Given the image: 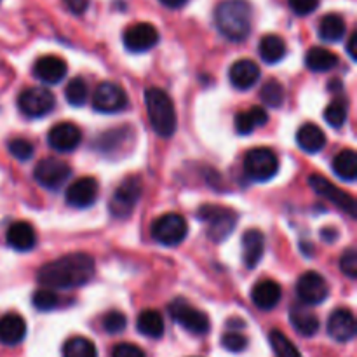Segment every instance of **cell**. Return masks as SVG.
Segmentation results:
<instances>
[{"label": "cell", "mask_w": 357, "mask_h": 357, "mask_svg": "<svg viewBox=\"0 0 357 357\" xmlns=\"http://www.w3.org/2000/svg\"><path fill=\"white\" fill-rule=\"evenodd\" d=\"M94 260L86 253H72L47 261L37 272V281L47 289H72L87 284L94 275Z\"/></svg>", "instance_id": "6da1fadb"}, {"label": "cell", "mask_w": 357, "mask_h": 357, "mask_svg": "<svg viewBox=\"0 0 357 357\" xmlns=\"http://www.w3.org/2000/svg\"><path fill=\"white\" fill-rule=\"evenodd\" d=\"M215 24L230 42H243L253 26V9L246 0H222L215 9Z\"/></svg>", "instance_id": "7a4b0ae2"}, {"label": "cell", "mask_w": 357, "mask_h": 357, "mask_svg": "<svg viewBox=\"0 0 357 357\" xmlns=\"http://www.w3.org/2000/svg\"><path fill=\"white\" fill-rule=\"evenodd\" d=\"M145 108L150 119L152 129L160 138H171L176 132L178 119L173 100L166 91L159 87H150L145 91Z\"/></svg>", "instance_id": "3957f363"}, {"label": "cell", "mask_w": 357, "mask_h": 357, "mask_svg": "<svg viewBox=\"0 0 357 357\" xmlns=\"http://www.w3.org/2000/svg\"><path fill=\"white\" fill-rule=\"evenodd\" d=\"M197 218L206 223V234L213 243H222L236 229V213L229 208L215 204H204L199 208Z\"/></svg>", "instance_id": "277c9868"}, {"label": "cell", "mask_w": 357, "mask_h": 357, "mask_svg": "<svg viewBox=\"0 0 357 357\" xmlns=\"http://www.w3.org/2000/svg\"><path fill=\"white\" fill-rule=\"evenodd\" d=\"M244 171L250 180L265 183L278 174L279 157L275 155L274 150L267 149V146L251 149L244 155Z\"/></svg>", "instance_id": "5b68a950"}, {"label": "cell", "mask_w": 357, "mask_h": 357, "mask_svg": "<svg viewBox=\"0 0 357 357\" xmlns=\"http://www.w3.org/2000/svg\"><path fill=\"white\" fill-rule=\"evenodd\" d=\"M169 316L174 323L192 335H206L211 328L209 317L185 298H174L169 303Z\"/></svg>", "instance_id": "8992f818"}, {"label": "cell", "mask_w": 357, "mask_h": 357, "mask_svg": "<svg viewBox=\"0 0 357 357\" xmlns=\"http://www.w3.org/2000/svg\"><path fill=\"white\" fill-rule=\"evenodd\" d=\"M188 234L187 220L178 213H166L159 216L152 225V237L162 246H178Z\"/></svg>", "instance_id": "52a82bcc"}, {"label": "cell", "mask_w": 357, "mask_h": 357, "mask_svg": "<svg viewBox=\"0 0 357 357\" xmlns=\"http://www.w3.org/2000/svg\"><path fill=\"white\" fill-rule=\"evenodd\" d=\"M56 107V98L45 87H28L17 96V108L30 119H40L51 114Z\"/></svg>", "instance_id": "ba28073f"}, {"label": "cell", "mask_w": 357, "mask_h": 357, "mask_svg": "<svg viewBox=\"0 0 357 357\" xmlns=\"http://www.w3.org/2000/svg\"><path fill=\"white\" fill-rule=\"evenodd\" d=\"M309 185L317 195H321L323 199L330 201L331 204L337 206L338 209L347 213L351 218H356V201L351 194H347V192H344L342 188H338L337 185L331 183L330 180H326V178L321 176V174H310Z\"/></svg>", "instance_id": "9c48e42d"}, {"label": "cell", "mask_w": 357, "mask_h": 357, "mask_svg": "<svg viewBox=\"0 0 357 357\" xmlns=\"http://www.w3.org/2000/svg\"><path fill=\"white\" fill-rule=\"evenodd\" d=\"M143 192L142 180L138 176H129L115 188L114 197H112L110 209L115 216L119 218H124V216L131 215V211L135 209L136 202L139 201Z\"/></svg>", "instance_id": "30bf717a"}, {"label": "cell", "mask_w": 357, "mask_h": 357, "mask_svg": "<svg viewBox=\"0 0 357 357\" xmlns=\"http://www.w3.org/2000/svg\"><path fill=\"white\" fill-rule=\"evenodd\" d=\"M128 107L126 91L115 82L98 84L93 93V108L100 114H119Z\"/></svg>", "instance_id": "8fae6325"}, {"label": "cell", "mask_w": 357, "mask_h": 357, "mask_svg": "<svg viewBox=\"0 0 357 357\" xmlns=\"http://www.w3.org/2000/svg\"><path fill=\"white\" fill-rule=\"evenodd\" d=\"M296 295H298L300 302L303 305H321L323 302H326L328 295H330V288H328V282L324 281L323 275L309 271L300 275V279L296 281Z\"/></svg>", "instance_id": "7c38bea8"}, {"label": "cell", "mask_w": 357, "mask_h": 357, "mask_svg": "<svg viewBox=\"0 0 357 357\" xmlns=\"http://www.w3.org/2000/svg\"><path fill=\"white\" fill-rule=\"evenodd\" d=\"M72 169H70L68 164L61 162L58 159H42L40 162L35 166L33 176L42 187L49 188V190H58L65 185V181L68 180Z\"/></svg>", "instance_id": "4fadbf2b"}, {"label": "cell", "mask_w": 357, "mask_h": 357, "mask_svg": "<svg viewBox=\"0 0 357 357\" xmlns=\"http://www.w3.org/2000/svg\"><path fill=\"white\" fill-rule=\"evenodd\" d=\"M122 40L128 51L146 52L159 44V31L150 23H136L124 31Z\"/></svg>", "instance_id": "5bb4252c"}, {"label": "cell", "mask_w": 357, "mask_h": 357, "mask_svg": "<svg viewBox=\"0 0 357 357\" xmlns=\"http://www.w3.org/2000/svg\"><path fill=\"white\" fill-rule=\"evenodd\" d=\"M98 192H100V187H98V181L94 178H80L66 188V204L77 209H86L96 202Z\"/></svg>", "instance_id": "9a60e30c"}, {"label": "cell", "mask_w": 357, "mask_h": 357, "mask_svg": "<svg viewBox=\"0 0 357 357\" xmlns=\"http://www.w3.org/2000/svg\"><path fill=\"white\" fill-rule=\"evenodd\" d=\"M82 142V132L72 122H59L49 131L47 143L52 150L59 153L73 152Z\"/></svg>", "instance_id": "2e32d148"}, {"label": "cell", "mask_w": 357, "mask_h": 357, "mask_svg": "<svg viewBox=\"0 0 357 357\" xmlns=\"http://www.w3.org/2000/svg\"><path fill=\"white\" fill-rule=\"evenodd\" d=\"M356 317L352 310L337 309L328 319V333L337 342H349L356 337Z\"/></svg>", "instance_id": "e0dca14e"}, {"label": "cell", "mask_w": 357, "mask_h": 357, "mask_svg": "<svg viewBox=\"0 0 357 357\" xmlns=\"http://www.w3.org/2000/svg\"><path fill=\"white\" fill-rule=\"evenodd\" d=\"M33 75L42 84H59L66 77V63L59 56H42L35 61Z\"/></svg>", "instance_id": "ac0fdd59"}, {"label": "cell", "mask_w": 357, "mask_h": 357, "mask_svg": "<svg viewBox=\"0 0 357 357\" xmlns=\"http://www.w3.org/2000/svg\"><path fill=\"white\" fill-rule=\"evenodd\" d=\"M260 66L253 59H239L229 70V80L236 89H251L260 80Z\"/></svg>", "instance_id": "d6986e66"}, {"label": "cell", "mask_w": 357, "mask_h": 357, "mask_svg": "<svg viewBox=\"0 0 357 357\" xmlns=\"http://www.w3.org/2000/svg\"><path fill=\"white\" fill-rule=\"evenodd\" d=\"M24 337H26V323L20 314L9 312L0 317V344L14 347L21 344Z\"/></svg>", "instance_id": "ffe728a7"}, {"label": "cell", "mask_w": 357, "mask_h": 357, "mask_svg": "<svg viewBox=\"0 0 357 357\" xmlns=\"http://www.w3.org/2000/svg\"><path fill=\"white\" fill-rule=\"evenodd\" d=\"M282 291L281 286L275 281L271 279H265V281L257 282L251 289V300H253L255 305L260 310H272L278 307V303L281 302Z\"/></svg>", "instance_id": "44dd1931"}, {"label": "cell", "mask_w": 357, "mask_h": 357, "mask_svg": "<svg viewBox=\"0 0 357 357\" xmlns=\"http://www.w3.org/2000/svg\"><path fill=\"white\" fill-rule=\"evenodd\" d=\"M265 253V237L260 230L250 229L243 236V261L246 268H257Z\"/></svg>", "instance_id": "7402d4cb"}, {"label": "cell", "mask_w": 357, "mask_h": 357, "mask_svg": "<svg viewBox=\"0 0 357 357\" xmlns=\"http://www.w3.org/2000/svg\"><path fill=\"white\" fill-rule=\"evenodd\" d=\"M289 321H291V326L295 328L296 333L302 335V337L310 338L319 331V319L303 303L291 307V310H289Z\"/></svg>", "instance_id": "603a6c76"}, {"label": "cell", "mask_w": 357, "mask_h": 357, "mask_svg": "<svg viewBox=\"0 0 357 357\" xmlns=\"http://www.w3.org/2000/svg\"><path fill=\"white\" fill-rule=\"evenodd\" d=\"M6 239L7 244L16 251H30L35 246V243H37L33 227L28 222H14L7 229Z\"/></svg>", "instance_id": "cb8c5ba5"}, {"label": "cell", "mask_w": 357, "mask_h": 357, "mask_svg": "<svg viewBox=\"0 0 357 357\" xmlns=\"http://www.w3.org/2000/svg\"><path fill=\"white\" fill-rule=\"evenodd\" d=\"M296 143L303 152L317 153L326 146V135L319 126L307 122L296 131Z\"/></svg>", "instance_id": "d4e9b609"}, {"label": "cell", "mask_w": 357, "mask_h": 357, "mask_svg": "<svg viewBox=\"0 0 357 357\" xmlns=\"http://www.w3.org/2000/svg\"><path fill=\"white\" fill-rule=\"evenodd\" d=\"M317 33L324 42H340L347 33V24L340 14H326L321 17Z\"/></svg>", "instance_id": "484cf974"}, {"label": "cell", "mask_w": 357, "mask_h": 357, "mask_svg": "<svg viewBox=\"0 0 357 357\" xmlns=\"http://www.w3.org/2000/svg\"><path fill=\"white\" fill-rule=\"evenodd\" d=\"M305 65L310 72H330V70H333L338 65V56L333 51H330V49L312 47L307 51Z\"/></svg>", "instance_id": "4316f807"}, {"label": "cell", "mask_w": 357, "mask_h": 357, "mask_svg": "<svg viewBox=\"0 0 357 357\" xmlns=\"http://www.w3.org/2000/svg\"><path fill=\"white\" fill-rule=\"evenodd\" d=\"M268 121V114L265 108L253 107L248 112H239L236 115V131L239 135L248 136L260 126H265Z\"/></svg>", "instance_id": "83f0119b"}, {"label": "cell", "mask_w": 357, "mask_h": 357, "mask_svg": "<svg viewBox=\"0 0 357 357\" xmlns=\"http://www.w3.org/2000/svg\"><path fill=\"white\" fill-rule=\"evenodd\" d=\"M258 52L260 58L268 65H275L286 56V42L279 35H265L258 44Z\"/></svg>", "instance_id": "f1b7e54d"}, {"label": "cell", "mask_w": 357, "mask_h": 357, "mask_svg": "<svg viewBox=\"0 0 357 357\" xmlns=\"http://www.w3.org/2000/svg\"><path fill=\"white\" fill-rule=\"evenodd\" d=\"M333 171L340 180L356 181L357 178V153L352 149H345L333 159Z\"/></svg>", "instance_id": "f546056e"}, {"label": "cell", "mask_w": 357, "mask_h": 357, "mask_svg": "<svg viewBox=\"0 0 357 357\" xmlns=\"http://www.w3.org/2000/svg\"><path fill=\"white\" fill-rule=\"evenodd\" d=\"M136 328L143 337L157 340L164 335V319L157 310H143L136 321Z\"/></svg>", "instance_id": "4dcf8cb0"}, {"label": "cell", "mask_w": 357, "mask_h": 357, "mask_svg": "<svg viewBox=\"0 0 357 357\" xmlns=\"http://www.w3.org/2000/svg\"><path fill=\"white\" fill-rule=\"evenodd\" d=\"M63 357H98V351L87 338L72 337L63 345Z\"/></svg>", "instance_id": "1f68e13d"}, {"label": "cell", "mask_w": 357, "mask_h": 357, "mask_svg": "<svg viewBox=\"0 0 357 357\" xmlns=\"http://www.w3.org/2000/svg\"><path fill=\"white\" fill-rule=\"evenodd\" d=\"M268 342H271V347L275 357H302L295 344L288 340V337H284L279 330H272L268 333Z\"/></svg>", "instance_id": "d6a6232c"}, {"label": "cell", "mask_w": 357, "mask_h": 357, "mask_svg": "<svg viewBox=\"0 0 357 357\" xmlns=\"http://www.w3.org/2000/svg\"><path fill=\"white\" fill-rule=\"evenodd\" d=\"M65 98L72 107H84L87 98H89V87H87L86 80L80 79V77H75V79L70 80L66 84Z\"/></svg>", "instance_id": "836d02e7"}, {"label": "cell", "mask_w": 357, "mask_h": 357, "mask_svg": "<svg viewBox=\"0 0 357 357\" xmlns=\"http://www.w3.org/2000/svg\"><path fill=\"white\" fill-rule=\"evenodd\" d=\"M260 96L264 100V103L268 105L271 108H281L286 100L284 87L278 80H268L267 84H264V87L260 91Z\"/></svg>", "instance_id": "e575fe53"}, {"label": "cell", "mask_w": 357, "mask_h": 357, "mask_svg": "<svg viewBox=\"0 0 357 357\" xmlns=\"http://www.w3.org/2000/svg\"><path fill=\"white\" fill-rule=\"evenodd\" d=\"M347 115H349L347 103H345L342 98H337V100L331 101V103L326 107V110H324V121H326L330 126H333V128L338 129L345 124Z\"/></svg>", "instance_id": "d590c367"}, {"label": "cell", "mask_w": 357, "mask_h": 357, "mask_svg": "<svg viewBox=\"0 0 357 357\" xmlns=\"http://www.w3.org/2000/svg\"><path fill=\"white\" fill-rule=\"evenodd\" d=\"M31 303L37 310L40 312H49V310H54L59 303V296L54 289H38V291L33 293L31 296Z\"/></svg>", "instance_id": "8d00e7d4"}, {"label": "cell", "mask_w": 357, "mask_h": 357, "mask_svg": "<svg viewBox=\"0 0 357 357\" xmlns=\"http://www.w3.org/2000/svg\"><path fill=\"white\" fill-rule=\"evenodd\" d=\"M101 326H103V330L107 331V333L119 335L126 330V326H128V319H126L124 314L119 312V310H110V312H107L103 316Z\"/></svg>", "instance_id": "74e56055"}, {"label": "cell", "mask_w": 357, "mask_h": 357, "mask_svg": "<svg viewBox=\"0 0 357 357\" xmlns=\"http://www.w3.org/2000/svg\"><path fill=\"white\" fill-rule=\"evenodd\" d=\"M7 149H9L10 155L16 157L17 160H30L31 157H33V145H31L28 139L24 138H16V139H10L9 145H7Z\"/></svg>", "instance_id": "f35d334b"}, {"label": "cell", "mask_w": 357, "mask_h": 357, "mask_svg": "<svg viewBox=\"0 0 357 357\" xmlns=\"http://www.w3.org/2000/svg\"><path fill=\"white\" fill-rule=\"evenodd\" d=\"M222 347L225 351L234 352V354H239L248 347V338L237 331H227L222 337Z\"/></svg>", "instance_id": "ab89813d"}, {"label": "cell", "mask_w": 357, "mask_h": 357, "mask_svg": "<svg viewBox=\"0 0 357 357\" xmlns=\"http://www.w3.org/2000/svg\"><path fill=\"white\" fill-rule=\"evenodd\" d=\"M340 271L347 275L349 279L357 278V251L354 248L345 251L340 258Z\"/></svg>", "instance_id": "60d3db41"}, {"label": "cell", "mask_w": 357, "mask_h": 357, "mask_svg": "<svg viewBox=\"0 0 357 357\" xmlns=\"http://www.w3.org/2000/svg\"><path fill=\"white\" fill-rule=\"evenodd\" d=\"M288 3L298 16H309L319 7V0H288Z\"/></svg>", "instance_id": "b9f144b4"}, {"label": "cell", "mask_w": 357, "mask_h": 357, "mask_svg": "<svg viewBox=\"0 0 357 357\" xmlns=\"http://www.w3.org/2000/svg\"><path fill=\"white\" fill-rule=\"evenodd\" d=\"M112 357H145V352L135 344H119L115 345Z\"/></svg>", "instance_id": "7bdbcfd3"}, {"label": "cell", "mask_w": 357, "mask_h": 357, "mask_svg": "<svg viewBox=\"0 0 357 357\" xmlns=\"http://www.w3.org/2000/svg\"><path fill=\"white\" fill-rule=\"evenodd\" d=\"M66 9L73 14H84L86 9L89 7V0H63Z\"/></svg>", "instance_id": "ee69618b"}, {"label": "cell", "mask_w": 357, "mask_h": 357, "mask_svg": "<svg viewBox=\"0 0 357 357\" xmlns=\"http://www.w3.org/2000/svg\"><path fill=\"white\" fill-rule=\"evenodd\" d=\"M321 237H323V241H326V243H335V241L338 239V230L333 229V227L323 229L321 230Z\"/></svg>", "instance_id": "f6af8a7d"}, {"label": "cell", "mask_w": 357, "mask_h": 357, "mask_svg": "<svg viewBox=\"0 0 357 357\" xmlns=\"http://www.w3.org/2000/svg\"><path fill=\"white\" fill-rule=\"evenodd\" d=\"M356 42H357V35L352 33L351 37H349V42H347V52H349V56H351V59H356L357 58Z\"/></svg>", "instance_id": "bcb514c9"}, {"label": "cell", "mask_w": 357, "mask_h": 357, "mask_svg": "<svg viewBox=\"0 0 357 357\" xmlns=\"http://www.w3.org/2000/svg\"><path fill=\"white\" fill-rule=\"evenodd\" d=\"M162 6L169 7V9H178V7H183L187 3V0H159Z\"/></svg>", "instance_id": "7dc6e473"}]
</instances>
